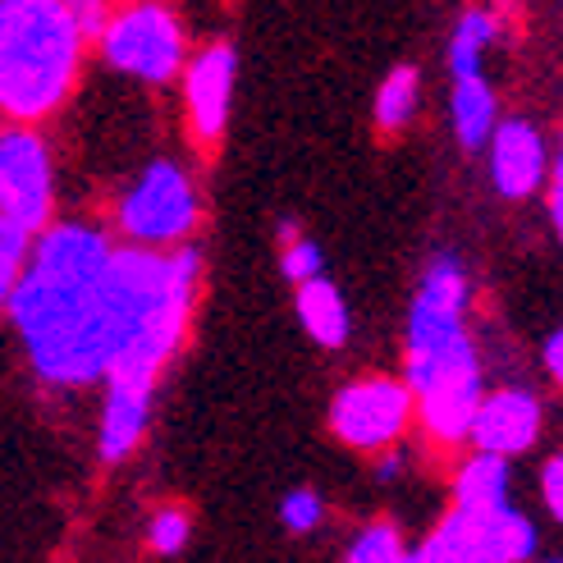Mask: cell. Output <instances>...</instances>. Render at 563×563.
Listing matches in <instances>:
<instances>
[{
    "label": "cell",
    "instance_id": "obj_1",
    "mask_svg": "<svg viewBox=\"0 0 563 563\" xmlns=\"http://www.w3.org/2000/svg\"><path fill=\"white\" fill-rule=\"evenodd\" d=\"M115 243L88 220H51L33 234L5 312L46 385L78 389L106 376V275Z\"/></svg>",
    "mask_w": 563,
    "mask_h": 563
},
{
    "label": "cell",
    "instance_id": "obj_2",
    "mask_svg": "<svg viewBox=\"0 0 563 563\" xmlns=\"http://www.w3.org/2000/svg\"><path fill=\"white\" fill-rule=\"evenodd\" d=\"M202 262L192 247H115L106 275V394L152 399L161 372L179 353Z\"/></svg>",
    "mask_w": 563,
    "mask_h": 563
},
{
    "label": "cell",
    "instance_id": "obj_3",
    "mask_svg": "<svg viewBox=\"0 0 563 563\" xmlns=\"http://www.w3.org/2000/svg\"><path fill=\"white\" fill-rule=\"evenodd\" d=\"M472 285L454 252H440L417 285L408 307V394L412 421L431 435V444L454 449L467 440L472 412L482 404V353L467 334Z\"/></svg>",
    "mask_w": 563,
    "mask_h": 563
},
{
    "label": "cell",
    "instance_id": "obj_4",
    "mask_svg": "<svg viewBox=\"0 0 563 563\" xmlns=\"http://www.w3.org/2000/svg\"><path fill=\"white\" fill-rule=\"evenodd\" d=\"M82 46L65 0H0V115L23 129L55 115L78 82Z\"/></svg>",
    "mask_w": 563,
    "mask_h": 563
},
{
    "label": "cell",
    "instance_id": "obj_5",
    "mask_svg": "<svg viewBox=\"0 0 563 563\" xmlns=\"http://www.w3.org/2000/svg\"><path fill=\"white\" fill-rule=\"evenodd\" d=\"M197 216H202L197 184L179 161H152L115 207V224L129 239V247H147V252L184 247L188 234L197 230Z\"/></svg>",
    "mask_w": 563,
    "mask_h": 563
},
{
    "label": "cell",
    "instance_id": "obj_6",
    "mask_svg": "<svg viewBox=\"0 0 563 563\" xmlns=\"http://www.w3.org/2000/svg\"><path fill=\"white\" fill-rule=\"evenodd\" d=\"M97 42L110 69L143 82H170L188 65L184 23L165 0H129V5L110 10Z\"/></svg>",
    "mask_w": 563,
    "mask_h": 563
},
{
    "label": "cell",
    "instance_id": "obj_7",
    "mask_svg": "<svg viewBox=\"0 0 563 563\" xmlns=\"http://www.w3.org/2000/svg\"><path fill=\"white\" fill-rule=\"evenodd\" d=\"M412 427V394L394 376L349 380L330 399V431L357 454H389Z\"/></svg>",
    "mask_w": 563,
    "mask_h": 563
},
{
    "label": "cell",
    "instance_id": "obj_8",
    "mask_svg": "<svg viewBox=\"0 0 563 563\" xmlns=\"http://www.w3.org/2000/svg\"><path fill=\"white\" fill-rule=\"evenodd\" d=\"M0 216L27 234H42L55 216V165L42 133L10 124L0 133Z\"/></svg>",
    "mask_w": 563,
    "mask_h": 563
},
{
    "label": "cell",
    "instance_id": "obj_9",
    "mask_svg": "<svg viewBox=\"0 0 563 563\" xmlns=\"http://www.w3.org/2000/svg\"><path fill=\"white\" fill-rule=\"evenodd\" d=\"M541 431H545V408L537 394L522 385H504V389L482 394V404L472 412L467 440L476 444V454L509 463L514 454H527V449L541 440Z\"/></svg>",
    "mask_w": 563,
    "mask_h": 563
},
{
    "label": "cell",
    "instance_id": "obj_10",
    "mask_svg": "<svg viewBox=\"0 0 563 563\" xmlns=\"http://www.w3.org/2000/svg\"><path fill=\"white\" fill-rule=\"evenodd\" d=\"M234 74H239V55L230 42H211L184 65V110H188V129L202 147L224 137L234 106Z\"/></svg>",
    "mask_w": 563,
    "mask_h": 563
},
{
    "label": "cell",
    "instance_id": "obj_11",
    "mask_svg": "<svg viewBox=\"0 0 563 563\" xmlns=\"http://www.w3.org/2000/svg\"><path fill=\"white\" fill-rule=\"evenodd\" d=\"M550 170V152H545V133L531 120H504L490 133V175L499 197L522 202L545 184Z\"/></svg>",
    "mask_w": 563,
    "mask_h": 563
},
{
    "label": "cell",
    "instance_id": "obj_12",
    "mask_svg": "<svg viewBox=\"0 0 563 563\" xmlns=\"http://www.w3.org/2000/svg\"><path fill=\"white\" fill-rule=\"evenodd\" d=\"M472 518L476 545L486 563H527L537 554V522H531L514 504H495V509H463Z\"/></svg>",
    "mask_w": 563,
    "mask_h": 563
},
{
    "label": "cell",
    "instance_id": "obj_13",
    "mask_svg": "<svg viewBox=\"0 0 563 563\" xmlns=\"http://www.w3.org/2000/svg\"><path fill=\"white\" fill-rule=\"evenodd\" d=\"M298 321H302V330L312 334L321 349H344L349 344V330H353L349 302H344V294L334 289L325 275L298 285Z\"/></svg>",
    "mask_w": 563,
    "mask_h": 563
},
{
    "label": "cell",
    "instance_id": "obj_14",
    "mask_svg": "<svg viewBox=\"0 0 563 563\" xmlns=\"http://www.w3.org/2000/svg\"><path fill=\"white\" fill-rule=\"evenodd\" d=\"M509 504V463L472 454L454 476V509H495Z\"/></svg>",
    "mask_w": 563,
    "mask_h": 563
},
{
    "label": "cell",
    "instance_id": "obj_15",
    "mask_svg": "<svg viewBox=\"0 0 563 563\" xmlns=\"http://www.w3.org/2000/svg\"><path fill=\"white\" fill-rule=\"evenodd\" d=\"M449 106H454V129H459L463 147L490 143V133H495V92H490V82L482 74L476 78H454V97H449Z\"/></svg>",
    "mask_w": 563,
    "mask_h": 563
},
{
    "label": "cell",
    "instance_id": "obj_16",
    "mask_svg": "<svg viewBox=\"0 0 563 563\" xmlns=\"http://www.w3.org/2000/svg\"><path fill=\"white\" fill-rule=\"evenodd\" d=\"M412 559H417V563H486V559H482V545H476L472 518H467L463 509H449L444 522L412 550Z\"/></svg>",
    "mask_w": 563,
    "mask_h": 563
},
{
    "label": "cell",
    "instance_id": "obj_17",
    "mask_svg": "<svg viewBox=\"0 0 563 563\" xmlns=\"http://www.w3.org/2000/svg\"><path fill=\"white\" fill-rule=\"evenodd\" d=\"M417 97H421V74L412 65L389 69L380 92H376V129L380 133H399L417 115Z\"/></svg>",
    "mask_w": 563,
    "mask_h": 563
},
{
    "label": "cell",
    "instance_id": "obj_18",
    "mask_svg": "<svg viewBox=\"0 0 563 563\" xmlns=\"http://www.w3.org/2000/svg\"><path fill=\"white\" fill-rule=\"evenodd\" d=\"M495 37V14L486 10H467L454 27V37H449V69L454 78H476L482 74V55Z\"/></svg>",
    "mask_w": 563,
    "mask_h": 563
},
{
    "label": "cell",
    "instance_id": "obj_19",
    "mask_svg": "<svg viewBox=\"0 0 563 563\" xmlns=\"http://www.w3.org/2000/svg\"><path fill=\"white\" fill-rule=\"evenodd\" d=\"M408 550H404V537L394 522H372L362 537L349 545V559L344 563H404Z\"/></svg>",
    "mask_w": 563,
    "mask_h": 563
},
{
    "label": "cell",
    "instance_id": "obj_20",
    "mask_svg": "<svg viewBox=\"0 0 563 563\" xmlns=\"http://www.w3.org/2000/svg\"><path fill=\"white\" fill-rule=\"evenodd\" d=\"M27 247H33V234L19 230V224H10L5 216H0V307L10 302L19 275H23V262H27Z\"/></svg>",
    "mask_w": 563,
    "mask_h": 563
},
{
    "label": "cell",
    "instance_id": "obj_21",
    "mask_svg": "<svg viewBox=\"0 0 563 563\" xmlns=\"http://www.w3.org/2000/svg\"><path fill=\"white\" fill-rule=\"evenodd\" d=\"M188 537H192V518L184 509H175V504L170 509H156L147 522V545L156 554H179L188 545Z\"/></svg>",
    "mask_w": 563,
    "mask_h": 563
},
{
    "label": "cell",
    "instance_id": "obj_22",
    "mask_svg": "<svg viewBox=\"0 0 563 563\" xmlns=\"http://www.w3.org/2000/svg\"><path fill=\"white\" fill-rule=\"evenodd\" d=\"M279 522L294 537H307V531H317L325 522V499L317 490H289L285 504H279Z\"/></svg>",
    "mask_w": 563,
    "mask_h": 563
},
{
    "label": "cell",
    "instance_id": "obj_23",
    "mask_svg": "<svg viewBox=\"0 0 563 563\" xmlns=\"http://www.w3.org/2000/svg\"><path fill=\"white\" fill-rule=\"evenodd\" d=\"M285 279H294V285H307V279H317L321 275V247L317 243H307V239H285Z\"/></svg>",
    "mask_w": 563,
    "mask_h": 563
},
{
    "label": "cell",
    "instance_id": "obj_24",
    "mask_svg": "<svg viewBox=\"0 0 563 563\" xmlns=\"http://www.w3.org/2000/svg\"><path fill=\"white\" fill-rule=\"evenodd\" d=\"M65 10H69V19H74V27H78V37H82V42H97L115 5H110V0H65Z\"/></svg>",
    "mask_w": 563,
    "mask_h": 563
},
{
    "label": "cell",
    "instance_id": "obj_25",
    "mask_svg": "<svg viewBox=\"0 0 563 563\" xmlns=\"http://www.w3.org/2000/svg\"><path fill=\"white\" fill-rule=\"evenodd\" d=\"M541 495H545V509L559 518L563 514V459L554 454L550 463H545V472H541Z\"/></svg>",
    "mask_w": 563,
    "mask_h": 563
},
{
    "label": "cell",
    "instance_id": "obj_26",
    "mask_svg": "<svg viewBox=\"0 0 563 563\" xmlns=\"http://www.w3.org/2000/svg\"><path fill=\"white\" fill-rule=\"evenodd\" d=\"M545 372H550L554 380L563 376V334H559V330H554L550 340H545Z\"/></svg>",
    "mask_w": 563,
    "mask_h": 563
},
{
    "label": "cell",
    "instance_id": "obj_27",
    "mask_svg": "<svg viewBox=\"0 0 563 563\" xmlns=\"http://www.w3.org/2000/svg\"><path fill=\"white\" fill-rule=\"evenodd\" d=\"M545 207H550V220H554V230H559V224H563V179H559V165H554V184H550Z\"/></svg>",
    "mask_w": 563,
    "mask_h": 563
},
{
    "label": "cell",
    "instance_id": "obj_28",
    "mask_svg": "<svg viewBox=\"0 0 563 563\" xmlns=\"http://www.w3.org/2000/svg\"><path fill=\"white\" fill-rule=\"evenodd\" d=\"M399 467H404V459H399V454H380L376 476H380V482H394V476H399Z\"/></svg>",
    "mask_w": 563,
    "mask_h": 563
},
{
    "label": "cell",
    "instance_id": "obj_29",
    "mask_svg": "<svg viewBox=\"0 0 563 563\" xmlns=\"http://www.w3.org/2000/svg\"><path fill=\"white\" fill-rule=\"evenodd\" d=\"M545 563H559V559H545Z\"/></svg>",
    "mask_w": 563,
    "mask_h": 563
}]
</instances>
